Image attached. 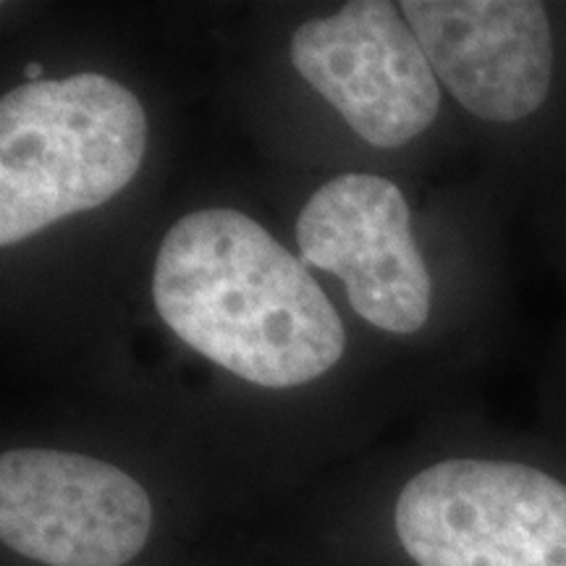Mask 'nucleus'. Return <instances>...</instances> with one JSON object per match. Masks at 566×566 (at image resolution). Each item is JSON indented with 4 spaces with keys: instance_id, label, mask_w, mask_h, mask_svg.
<instances>
[{
    "instance_id": "obj_1",
    "label": "nucleus",
    "mask_w": 566,
    "mask_h": 566,
    "mask_svg": "<svg viewBox=\"0 0 566 566\" xmlns=\"http://www.w3.org/2000/svg\"><path fill=\"white\" fill-rule=\"evenodd\" d=\"M163 323L210 363L263 388H294L342 359V315L302 260L239 210L189 212L153 273Z\"/></svg>"
},
{
    "instance_id": "obj_2",
    "label": "nucleus",
    "mask_w": 566,
    "mask_h": 566,
    "mask_svg": "<svg viewBox=\"0 0 566 566\" xmlns=\"http://www.w3.org/2000/svg\"><path fill=\"white\" fill-rule=\"evenodd\" d=\"M147 116L103 74L27 82L0 101V244L101 208L137 176Z\"/></svg>"
},
{
    "instance_id": "obj_3",
    "label": "nucleus",
    "mask_w": 566,
    "mask_h": 566,
    "mask_svg": "<svg viewBox=\"0 0 566 566\" xmlns=\"http://www.w3.org/2000/svg\"><path fill=\"white\" fill-rule=\"evenodd\" d=\"M394 530L417 566H566V485L493 459H446L399 493Z\"/></svg>"
},
{
    "instance_id": "obj_4",
    "label": "nucleus",
    "mask_w": 566,
    "mask_h": 566,
    "mask_svg": "<svg viewBox=\"0 0 566 566\" xmlns=\"http://www.w3.org/2000/svg\"><path fill=\"white\" fill-rule=\"evenodd\" d=\"M153 530V501L132 475L71 451L0 457V537L45 566H126Z\"/></svg>"
},
{
    "instance_id": "obj_5",
    "label": "nucleus",
    "mask_w": 566,
    "mask_h": 566,
    "mask_svg": "<svg viewBox=\"0 0 566 566\" xmlns=\"http://www.w3.org/2000/svg\"><path fill=\"white\" fill-rule=\"evenodd\" d=\"M289 55L354 134L380 150L412 142L441 108L428 55L386 0H354L334 17L304 21Z\"/></svg>"
},
{
    "instance_id": "obj_6",
    "label": "nucleus",
    "mask_w": 566,
    "mask_h": 566,
    "mask_svg": "<svg viewBox=\"0 0 566 566\" xmlns=\"http://www.w3.org/2000/svg\"><path fill=\"white\" fill-rule=\"evenodd\" d=\"M307 265L338 275L363 321L388 334H417L433 286L412 237L409 208L391 179L344 174L310 197L296 221Z\"/></svg>"
},
{
    "instance_id": "obj_7",
    "label": "nucleus",
    "mask_w": 566,
    "mask_h": 566,
    "mask_svg": "<svg viewBox=\"0 0 566 566\" xmlns=\"http://www.w3.org/2000/svg\"><path fill=\"white\" fill-rule=\"evenodd\" d=\"M409 30L459 105L495 124H514L546 103L554 34L533 0H405Z\"/></svg>"
},
{
    "instance_id": "obj_8",
    "label": "nucleus",
    "mask_w": 566,
    "mask_h": 566,
    "mask_svg": "<svg viewBox=\"0 0 566 566\" xmlns=\"http://www.w3.org/2000/svg\"><path fill=\"white\" fill-rule=\"evenodd\" d=\"M24 74H27V80H30V82H42V80H40V76H42V63H38V61L27 63Z\"/></svg>"
}]
</instances>
